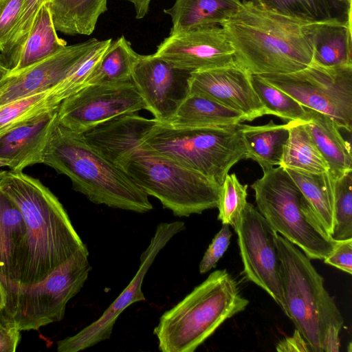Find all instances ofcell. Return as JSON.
<instances>
[{
    "label": "cell",
    "mask_w": 352,
    "mask_h": 352,
    "mask_svg": "<svg viewBox=\"0 0 352 352\" xmlns=\"http://www.w3.org/2000/svg\"><path fill=\"white\" fill-rule=\"evenodd\" d=\"M249 301L226 270L212 272L160 318L153 333L162 352H193Z\"/></svg>",
    "instance_id": "5b68a950"
},
{
    "label": "cell",
    "mask_w": 352,
    "mask_h": 352,
    "mask_svg": "<svg viewBox=\"0 0 352 352\" xmlns=\"http://www.w3.org/2000/svg\"><path fill=\"white\" fill-rule=\"evenodd\" d=\"M244 122L239 112L197 93L190 92L166 124L177 127L236 125Z\"/></svg>",
    "instance_id": "484cf974"
},
{
    "label": "cell",
    "mask_w": 352,
    "mask_h": 352,
    "mask_svg": "<svg viewBox=\"0 0 352 352\" xmlns=\"http://www.w3.org/2000/svg\"><path fill=\"white\" fill-rule=\"evenodd\" d=\"M305 111V126L327 162L331 179L352 171L351 145L343 138L340 128L327 115L309 108Z\"/></svg>",
    "instance_id": "ffe728a7"
},
{
    "label": "cell",
    "mask_w": 352,
    "mask_h": 352,
    "mask_svg": "<svg viewBox=\"0 0 352 352\" xmlns=\"http://www.w3.org/2000/svg\"><path fill=\"white\" fill-rule=\"evenodd\" d=\"M9 166L10 162L8 160L0 157V181L7 173V170H2L1 168L3 167H9Z\"/></svg>",
    "instance_id": "f6af8a7d"
},
{
    "label": "cell",
    "mask_w": 352,
    "mask_h": 352,
    "mask_svg": "<svg viewBox=\"0 0 352 352\" xmlns=\"http://www.w3.org/2000/svg\"><path fill=\"white\" fill-rule=\"evenodd\" d=\"M251 187L257 210L278 234L310 259L324 260L331 254L336 241L285 168L264 170Z\"/></svg>",
    "instance_id": "8992f818"
},
{
    "label": "cell",
    "mask_w": 352,
    "mask_h": 352,
    "mask_svg": "<svg viewBox=\"0 0 352 352\" xmlns=\"http://www.w3.org/2000/svg\"><path fill=\"white\" fill-rule=\"evenodd\" d=\"M232 235L230 226L222 224L221 228L212 239L199 263L200 274H205L215 267L217 262L226 252Z\"/></svg>",
    "instance_id": "74e56055"
},
{
    "label": "cell",
    "mask_w": 352,
    "mask_h": 352,
    "mask_svg": "<svg viewBox=\"0 0 352 352\" xmlns=\"http://www.w3.org/2000/svg\"><path fill=\"white\" fill-rule=\"evenodd\" d=\"M50 9L56 31L89 36L107 10V0H52Z\"/></svg>",
    "instance_id": "4316f807"
},
{
    "label": "cell",
    "mask_w": 352,
    "mask_h": 352,
    "mask_svg": "<svg viewBox=\"0 0 352 352\" xmlns=\"http://www.w3.org/2000/svg\"><path fill=\"white\" fill-rule=\"evenodd\" d=\"M248 185L240 183L235 174H228L221 186L218 219L234 226L247 201Z\"/></svg>",
    "instance_id": "d590c367"
},
{
    "label": "cell",
    "mask_w": 352,
    "mask_h": 352,
    "mask_svg": "<svg viewBox=\"0 0 352 352\" xmlns=\"http://www.w3.org/2000/svg\"><path fill=\"white\" fill-rule=\"evenodd\" d=\"M44 164L67 176L75 190L96 204L139 213L153 209L148 195L120 168L91 148L82 133L56 121L43 156Z\"/></svg>",
    "instance_id": "3957f363"
},
{
    "label": "cell",
    "mask_w": 352,
    "mask_h": 352,
    "mask_svg": "<svg viewBox=\"0 0 352 352\" xmlns=\"http://www.w3.org/2000/svg\"><path fill=\"white\" fill-rule=\"evenodd\" d=\"M6 291L2 283L0 280V312L5 306Z\"/></svg>",
    "instance_id": "bcb514c9"
},
{
    "label": "cell",
    "mask_w": 352,
    "mask_h": 352,
    "mask_svg": "<svg viewBox=\"0 0 352 352\" xmlns=\"http://www.w3.org/2000/svg\"><path fill=\"white\" fill-rule=\"evenodd\" d=\"M88 256V250L78 251L35 284L1 281L6 301L0 321L21 331L62 320L67 302L80 292L91 270Z\"/></svg>",
    "instance_id": "9c48e42d"
},
{
    "label": "cell",
    "mask_w": 352,
    "mask_h": 352,
    "mask_svg": "<svg viewBox=\"0 0 352 352\" xmlns=\"http://www.w3.org/2000/svg\"><path fill=\"white\" fill-rule=\"evenodd\" d=\"M245 146V158L256 162L263 170L279 166L289 131L287 124H276L272 120L261 126L239 124Z\"/></svg>",
    "instance_id": "d4e9b609"
},
{
    "label": "cell",
    "mask_w": 352,
    "mask_h": 352,
    "mask_svg": "<svg viewBox=\"0 0 352 352\" xmlns=\"http://www.w3.org/2000/svg\"><path fill=\"white\" fill-rule=\"evenodd\" d=\"M132 80L88 85L63 100L57 120L74 132L83 133L116 117L146 109Z\"/></svg>",
    "instance_id": "7c38bea8"
},
{
    "label": "cell",
    "mask_w": 352,
    "mask_h": 352,
    "mask_svg": "<svg viewBox=\"0 0 352 352\" xmlns=\"http://www.w3.org/2000/svg\"><path fill=\"white\" fill-rule=\"evenodd\" d=\"M314 207L330 234L333 227L332 179L329 172L312 174L286 169Z\"/></svg>",
    "instance_id": "1f68e13d"
},
{
    "label": "cell",
    "mask_w": 352,
    "mask_h": 352,
    "mask_svg": "<svg viewBox=\"0 0 352 352\" xmlns=\"http://www.w3.org/2000/svg\"><path fill=\"white\" fill-rule=\"evenodd\" d=\"M233 228L246 278L266 292L286 314L276 244L278 233L248 202Z\"/></svg>",
    "instance_id": "8fae6325"
},
{
    "label": "cell",
    "mask_w": 352,
    "mask_h": 352,
    "mask_svg": "<svg viewBox=\"0 0 352 352\" xmlns=\"http://www.w3.org/2000/svg\"><path fill=\"white\" fill-rule=\"evenodd\" d=\"M252 85L267 115L285 120L305 121L306 111L297 100L263 80L259 75H251Z\"/></svg>",
    "instance_id": "d6a6232c"
},
{
    "label": "cell",
    "mask_w": 352,
    "mask_h": 352,
    "mask_svg": "<svg viewBox=\"0 0 352 352\" xmlns=\"http://www.w3.org/2000/svg\"><path fill=\"white\" fill-rule=\"evenodd\" d=\"M352 25L320 23L315 32L312 62L327 67L352 65Z\"/></svg>",
    "instance_id": "f1b7e54d"
},
{
    "label": "cell",
    "mask_w": 352,
    "mask_h": 352,
    "mask_svg": "<svg viewBox=\"0 0 352 352\" xmlns=\"http://www.w3.org/2000/svg\"><path fill=\"white\" fill-rule=\"evenodd\" d=\"M26 226L19 207L0 189V280L15 283Z\"/></svg>",
    "instance_id": "cb8c5ba5"
},
{
    "label": "cell",
    "mask_w": 352,
    "mask_h": 352,
    "mask_svg": "<svg viewBox=\"0 0 352 352\" xmlns=\"http://www.w3.org/2000/svg\"><path fill=\"white\" fill-rule=\"evenodd\" d=\"M52 0H25L19 19L1 52L8 65L26 39L41 6Z\"/></svg>",
    "instance_id": "8d00e7d4"
},
{
    "label": "cell",
    "mask_w": 352,
    "mask_h": 352,
    "mask_svg": "<svg viewBox=\"0 0 352 352\" xmlns=\"http://www.w3.org/2000/svg\"><path fill=\"white\" fill-rule=\"evenodd\" d=\"M280 352H311V350L300 333L296 329L292 336L287 337L276 345Z\"/></svg>",
    "instance_id": "b9f144b4"
},
{
    "label": "cell",
    "mask_w": 352,
    "mask_h": 352,
    "mask_svg": "<svg viewBox=\"0 0 352 352\" xmlns=\"http://www.w3.org/2000/svg\"><path fill=\"white\" fill-rule=\"evenodd\" d=\"M117 166L175 216L188 217L217 208L220 185L140 145L125 155Z\"/></svg>",
    "instance_id": "52a82bcc"
},
{
    "label": "cell",
    "mask_w": 352,
    "mask_h": 352,
    "mask_svg": "<svg viewBox=\"0 0 352 352\" xmlns=\"http://www.w3.org/2000/svg\"><path fill=\"white\" fill-rule=\"evenodd\" d=\"M276 244L286 315L311 352H338L343 317L311 259L280 234Z\"/></svg>",
    "instance_id": "277c9868"
},
{
    "label": "cell",
    "mask_w": 352,
    "mask_h": 352,
    "mask_svg": "<svg viewBox=\"0 0 352 352\" xmlns=\"http://www.w3.org/2000/svg\"><path fill=\"white\" fill-rule=\"evenodd\" d=\"M191 72L153 54L140 55L131 76L154 118L167 123L190 94Z\"/></svg>",
    "instance_id": "5bb4252c"
},
{
    "label": "cell",
    "mask_w": 352,
    "mask_h": 352,
    "mask_svg": "<svg viewBox=\"0 0 352 352\" xmlns=\"http://www.w3.org/2000/svg\"><path fill=\"white\" fill-rule=\"evenodd\" d=\"M25 0H0V52H2L19 19Z\"/></svg>",
    "instance_id": "f35d334b"
},
{
    "label": "cell",
    "mask_w": 352,
    "mask_h": 352,
    "mask_svg": "<svg viewBox=\"0 0 352 352\" xmlns=\"http://www.w3.org/2000/svg\"><path fill=\"white\" fill-rule=\"evenodd\" d=\"M140 54L124 36L111 41L100 63L89 76L85 87L116 84L131 80L133 68Z\"/></svg>",
    "instance_id": "f546056e"
},
{
    "label": "cell",
    "mask_w": 352,
    "mask_h": 352,
    "mask_svg": "<svg viewBox=\"0 0 352 352\" xmlns=\"http://www.w3.org/2000/svg\"><path fill=\"white\" fill-rule=\"evenodd\" d=\"M157 122L137 113H127L104 122L82 135L91 148L116 166L125 155L140 145Z\"/></svg>",
    "instance_id": "ac0fdd59"
},
{
    "label": "cell",
    "mask_w": 352,
    "mask_h": 352,
    "mask_svg": "<svg viewBox=\"0 0 352 352\" xmlns=\"http://www.w3.org/2000/svg\"><path fill=\"white\" fill-rule=\"evenodd\" d=\"M58 106L52 99L50 89L0 105V136L47 112L56 110Z\"/></svg>",
    "instance_id": "4dcf8cb0"
},
{
    "label": "cell",
    "mask_w": 352,
    "mask_h": 352,
    "mask_svg": "<svg viewBox=\"0 0 352 352\" xmlns=\"http://www.w3.org/2000/svg\"><path fill=\"white\" fill-rule=\"evenodd\" d=\"M241 0H175L164 12L171 17L170 34L221 25L235 14Z\"/></svg>",
    "instance_id": "44dd1931"
},
{
    "label": "cell",
    "mask_w": 352,
    "mask_h": 352,
    "mask_svg": "<svg viewBox=\"0 0 352 352\" xmlns=\"http://www.w3.org/2000/svg\"><path fill=\"white\" fill-rule=\"evenodd\" d=\"M20 332L13 324L0 321V352H15L21 340Z\"/></svg>",
    "instance_id": "60d3db41"
},
{
    "label": "cell",
    "mask_w": 352,
    "mask_h": 352,
    "mask_svg": "<svg viewBox=\"0 0 352 352\" xmlns=\"http://www.w3.org/2000/svg\"><path fill=\"white\" fill-rule=\"evenodd\" d=\"M131 3L135 11V18L143 19L148 13L151 0H126Z\"/></svg>",
    "instance_id": "7bdbcfd3"
},
{
    "label": "cell",
    "mask_w": 352,
    "mask_h": 352,
    "mask_svg": "<svg viewBox=\"0 0 352 352\" xmlns=\"http://www.w3.org/2000/svg\"><path fill=\"white\" fill-rule=\"evenodd\" d=\"M99 42L93 38L66 45L58 52L23 69L9 71L0 80V105L51 89Z\"/></svg>",
    "instance_id": "e0dca14e"
},
{
    "label": "cell",
    "mask_w": 352,
    "mask_h": 352,
    "mask_svg": "<svg viewBox=\"0 0 352 352\" xmlns=\"http://www.w3.org/2000/svg\"><path fill=\"white\" fill-rule=\"evenodd\" d=\"M287 125L289 136L279 166L307 173L328 172L329 166L306 129L304 121H289Z\"/></svg>",
    "instance_id": "83f0119b"
},
{
    "label": "cell",
    "mask_w": 352,
    "mask_h": 352,
    "mask_svg": "<svg viewBox=\"0 0 352 352\" xmlns=\"http://www.w3.org/2000/svg\"><path fill=\"white\" fill-rule=\"evenodd\" d=\"M254 1L267 10L305 23L352 22V0Z\"/></svg>",
    "instance_id": "7402d4cb"
},
{
    "label": "cell",
    "mask_w": 352,
    "mask_h": 352,
    "mask_svg": "<svg viewBox=\"0 0 352 352\" xmlns=\"http://www.w3.org/2000/svg\"><path fill=\"white\" fill-rule=\"evenodd\" d=\"M154 54L176 67L193 72L231 63L234 51L222 28L215 26L169 34Z\"/></svg>",
    "instance_id": "9a60e30c"
},
{
    "label": "cell",
    "mask_w": 352,
    "mask_h": 352,
    "mask_svg": "<svg viewBox=\"0 0 352 352\" xmlns=\"http://www.w3.org/2000/svg\"><path fill=\"white\" fill-rule=\"evenodd\" d=\"M56 32L50 2H46L39 8L26 39L8 63L10 71L23 69L65 47L67 42Z\"/></svg>",
    "instance_id": "603a6c76"
},
{
    "label": "cell",
    "mask_w": 352,
    "mask_h": 352,
    "mask_svg": "<svg viewBox=\"0 0 352 352\" xmlns=\"http://www.w3.org/2000/svg\"><path fill=\"white\" fill-rule=\"evenodd\" d=\"M238 124L177 127L157 122L140 146L221 186L230 169L245 158V149Z\"/></svg>",
    "instance_id": "ba28073f"
},
{
    "label": "cell",
    "mask_w": 352,
    "mask_h": 352,
    "mask_svg": "<svg viewBox=\"0 0 352 352\" xmlns=\"http://www.w3.org/2000/svg\"><path fill=\"white\" fill-rule=\"evenodd\" d=\"M0 189L19 207L26 226L15 283H39L76 252L88 250L61 203L39 179L10 170Z\"/></svg>",
    "instance_id": "6da1fadb"
},
{
    "label": "cell",
    "mask_w": 352,
    "mask_h": 352,
    "mask_svg": "<svg viewBox=\"0 0 352 352\" xmlns=\"http://www.w3.org/2000/svg\"><path fill=\"white\" fill-rule=\"evenodd\" d=\"M320 23H309L267 10L254 0L241 1L221 25L234 60L251 74H289L312 62Z\"/></svg>",
    "instance_id": "7a4b0ae2"
},
{
    "label": "cell",
    "mask_w": 352,
    "mask_h": 352,
    "mask_svg": "<svg viewBox=\"0 0 352 352\" xmlns=\"http://www.w3.org/2000/svg\"><path fill=\"white\" fill-rule=\"evenodd\" d=\"M10 69L1 53H0V80L9 72Z\"/></svg>",
    "instance_id": "ee69618b"
},
{
    "label": "cell",
    "mask_w": 352,
    "mask_h": 352,
    "mask_svg": "<svg viewBox=\"0 0 352 352\" xmlns=\"http://www.w3.org/2000/svg\"><path fill=\"white\" fill-rule=\"evenodd\" d=\"M333 227L336 241L352 239V171L332 179Z\"/></svg>",
    "instance_id": "e575fe53"
},
{
    "label": "cell",
    "mask_w": 352,
    "mask_h": 352,
    "mask_svg": "<svg viewBox=\"0 0 352 352\" xmlns=\"http://www.w3.org/2000/svg\"><path fill=\"white\" fill-rule=\"evenodd\" d=\"M184 230L185 223L183 221L159 223L148 247L140 257L139 269L129 284L99 318L76 334L59 340L57 342V351L78 352L109 339L122 312L135 302L146 300L142 285L157 255L175 234Z\"/></svg>",
    "instance_id": "4fadbf2b"
},
{
    "label": "cell",
    "mask_w": 352,
    "mask_h": 352,
    "mask_svg": "<svg viewBox=\"0 0 352 352\" xmlns=\"http://www.w3.org/2000/svg\"><path fill=\"white\" fill-rule=\"evenodd\" d=\"M111 41V38L99 41L98 44L50 89L52 98L56 104L59 105L63 100L85 87L89 76L100 63Z\"/></svg>",
    "instance_id": "836d02e7"
},
{
    "label": "cell",
    "mask_w": 352,
    "mask_h": 352,
    "mask_svg": "<svg viewBox=\"0 0 352 352\" xmlns=\"http://www.w3.org/2000/svg\"><path fill=\"white\" fill-rule=\"evenodd\" d=\"M56 120L57 109L0 136V157L9 160L10 170L23 172L29 166L42 164L44 151Z\"/></svg>",
    "instance_id": "d6986e66"
},
{
    "label": "cell",
    "mask_w": 352,
    "mask_h": 352,
    "mask_svg": "<svg viewBox=\"0 0 352 352\" xmlns=\"http://www.w3.org/2000/svg\"><path fill=\"white\" fill-rule=\"evenodd\" d=\"M324 262L349 274H352V239L337 241Z\"/></svg>",
    "instance_id": "ab89813d"
},
{
    "label": "cell",
    "mask_w": 352,
    "mask_h": 352,
    "mask_svg": "<svg viewBox=\"0 0 352 352\" xmlns=\"http://www.w3.org/2000/svg\"><path fill=\"white\" fill-rule=\"evenodd\" d=\"M251 74L234 59L213 68L191 72L190 93L204 95L243 116L244 121L267 115L251 82Z\"/></svg>",
    "instance_id": "2e32d148"
},
{
    "label": "cell",
    "mask_w": 352,
    "mask_h": 352,
    "mask_svg": "<svg viewBox=\"0 0 352 352\" xmlns=\"http://www.w3.org/2000/svg\"><path fill=\"white\" fill-rule=\"evenodd\" d=\"M303 107L330 117L340 129H352V65L327 67L311 62L289 74L259 75Z\"/></svg>",
    "instance_id": "30bf717a"
}]
</instances>
